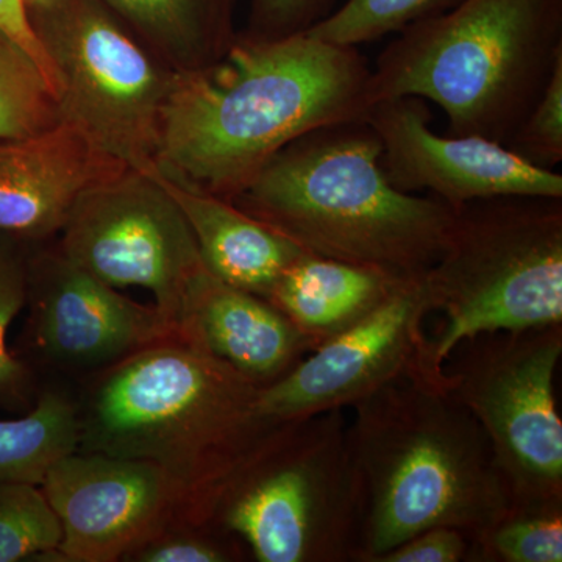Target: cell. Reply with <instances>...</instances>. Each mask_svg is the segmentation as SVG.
Instances as JSON below:
<instances>
[{
  "instance_id": "6da1fadb",
  "label": "cell",
  "mask_w": 562,
  "mask_h": 562,
  "mask_svg": "<svg viewBox=\"0 0 562 562\" xmlns=\"http://www.w3.org/2000/svg\"><path fill=\"white\" fill-rule=\"evenodd\" d=\"M371 68L357 47L310 36L251 41L179 72L161 113L158 171L232 202L306 133L366 121Z\"/></svg>"
},
{
  "instance_id": "7a4b0ae2",
  "label": "cell",
  "mask_w": 562,
  "mask_h": 562,
  "mask_svg": "<svg viewBox=\"0 0 562 562\" xmlns=\"http://www.w3.org/2000/svg\"><path fill=\"white\" fill-rule=\"evenodd\" d=\"M260 391L194 342L155 344L94 373L77 398V450L158 465L180 528L211 527L221 495L281 425L262 416Z\"/></svg>"
},
{
  "instance_id": "3957f363",
  "label": "cell",
  "mask_w": 562,
  "mask_h": 562,
  "mask_svg": "<svg viewBox=\"0 0 562 562\" xmlns=\"http://www.w3.org/2000/svg\"><path fill=\"white\" fill-rule=\"evenodd\" d=\"M351 408L362 494L357 562H379L432 527L458 528L472 542L513 505L486 435L446 382L408 373Z\"/></svg>"
},
{
  "instance_id": "277c9868",
  "label": "cell",
  "mask_w": 562,
  "mask_h": 562,
  "mask_svg": "<svg viewBox=\"0 0 562 562\" xmlns=\"http://www.w3.org/2000/svg\"><path fill=\"white\" fill-rule=\"evenodd\" d=\"M308 254L414 279L446 249L454 209L397 190L366 121L306 133L266 162L232 201Z\"/></svg>"
},
{
  "instance_id": "5b68a950",
  "label": "cell",
  "mask_w": 562,
  "mask_h": 562,
  "mask_svg": "<svg viewBox=\"0 0 562 562\" xmlns=\"http://www.w3.org/2000/svg\"><path fill=\"white\" fill-rule=\"evenodd\" d=\"M562 55V0H461L397 32L371 69L372 105L436 103L449 136L509 143Z\"/></svg>"
},
{
  "instance_id": "8992f818",
  "label": "cell",
  "mask_w": 562,
  "mask_h": 562,
  "mask_svg": "<svg viewBox=\"0 0 562 562\" xmlns=\"http://www.w3.org/2000/svg\"><path fill=\"white\" fill-rule=\"evenodd\" d=\"M443 325L425 339L417 373L443 366L483 335L562 325V199H482L454 209L449 241L424 276Z\"/></svg>"
},
{
  "instance_id": "52a82bcc",
  "label": "cell",
  "mask_w": 562,
  "mask_h": 562,
  "mask_svg": "<svg viewBox=\"0 0 562 562\" xmlns=\"http://www.w3.org/2000/svg\"><path fill=\"white\" fill-rule=\"evenodd\" d=\"M342 409L284 422L221 495L211 527L260 562H357L360 476Z\"/></svg>"
},
{
  "instance_id": "ba28073f",
  "label": "cell",
  "mask_w": 562,
  "mask_h": 562,
  "mask_svg": "<svg viewBox=\"0 0 562 562\" xmlns=\"http://www.w3.org/2000/svg\"><path fill=\"white\" fill-rule=\"evenodd\" d=\"M57 79L61 121L135 171H158L161 113L179 72L102 2L27 3Z\"/></svg>"
},
{
  "instance_id": "9c48e42d",
  "label": "cell",
  "mask_w": 562,
  "mask_h": 562,
  "mask_svg": "<svg viewBox=\"0 0 562 562\" xmlns=\"http://www.w3.org/2000/svg\"><path fill=\"white\" fill-rule=\"evenodd\" d=\"M562 325L483 335L443 366L446 387L479 422L513 505L562 501V422L554 373Z\"/></svg>"
},
{
  "instance_id": "30bf717a",
  "label": "cell",
  "mask_w": 562,
  "mask_h": 562,
  "mask_svg": "<svg viewBox=\"0 0 562 562\" xmlns=\"http://www.w3.org/2000/svg\"><path fill=\"white\" fill-rule=\"evenodd\" d=\"M58 251L111 288L151 292L180 333L192 283L205 269L183 211L150 173L128 169L91 188L61 228Z\"/></svg>"
},
{
  "instance_id": "8fae6325",
  "label": "cell",
  "mask_w": 562,
  "mask_h": 562,
  "mask_svg": "<svg viewBox=\"0 0 562 562\" xmlns=\"http://www.w3.org/2000/svg\"><path fill=\"white\" fill-rule=\"evenodd\" d=\"M428 314L424 276L403 281L368 316L319 344L276 383L261 387L262 416L283 424L344 409L416 372Z\"/></svg>"
},
{
  "instance_id": "7c38bea8",
  "label": "cell",
  "mask_w": 562,
  "mask_h": 562,
  "mask_svg": "<svg viewBox=\"0 0 562 562\" xmlns=\"http://www.w3.org/2000/svg\"><path fill=\"white\" fill-rule=\"evenodd\" d=\"M61 525V561H125L161 532L180 528V501L158 465L76 452L40 484Z\"/></svg>"
},
{
  "instance_id": "4fadbf2b",
  "label": "cell",
  "mask_w": 562,
  "mask_h": 562,
  "mask_svg": "<svg viewBox=\"0 0 562 562\" xmlns=\"http://www.w3.org/2000/svg\"><path fill=\"white\" fill-rule=\"evenodd\" d=\"M29 349L63 372H99L136 351L181 338L157 306L140 305L66 260L43 251L29 260Z\"/></svg>"
},
{
  "instance_id": "5bb4252c",
  "label": "cell",
  "mask_w": 562,
  "mask_h": 562,
  "mask_svg": "<svg viewBox=\"0 0 562 562\" xmlns=\"http://www.w3.org/2000/svg\"><path fill=\"white\" fill-rule=\"evenodd\" d=\"M366 122L382 144V165L397 190L430 191L452 209L494 198L562 199V176L536 168L503 144L482 136H441L420 98L386 99Z\"/></svg>"
},
{
  "instance_id": "9a60e30c",
  "label": "cell",
  "mask_w": 562,
  "mask_h": 562,
  "mask_svg": "<svg viewBox=\"0 0 562 562\" xmlns=\"http://www.w3.org/2000/svg\"><path fill=\"white\" fill-rule=\"evenodd\" d=\"M128 166L61 121L38 135L0 140V232L38 241L61 232L77 201Z\"/></svg>"
},
{
  "instance_id": "2e32d148",
  "label": "cell",
  "mask_w": 562,
  "mask_h": 562,
  "mask_svg": "<svg viewBox=\"0 0 562 562\" xmlns=\"http://www.w3.org/2000/svg\"><path fill=\"white\" fill-rule=\"evenodd\" d=\"M180 336L265 387L316 349L279 308L206 271L192 283Z\"/></svg>"
},
{
  "instance_id": "e0dca14e",
  "label": "cell",
  "mask_w": 562,
  "mask_h": 562,
  "mask_svg": "<svg viewBox=\"0 0 562 562\" xmlns=\"http://www.w3.org/2000/svg\"><path fill=\"white\" fill-rule=\"evenodd\" d=\"M183 211L206 271L268 301L277 281L305 250L269 225L168 173H150ZM308 254V251H306Z\"/></svg>"
},
{
  "instance_id": "ac0fdd59",
  "label": "cell",
  "mask_w": 562,
  "mask_h": 562,
  "mask_svg": "<svg viewBox=\"0 0 562 562\" xmlns=\"http://www.w3.org/2000/svg\"><path fill=\"white\" fill-rule=\"evenodd\" d=\"M405 280L305 251L277 281L268 302L317 347L368 316Z\"/></svg>"
},
{
  "instance_id": "d6986e66",
  "label": "cell",
  "mask_w": 562,
  "mask_h": 562,
  "mask_svg": "<svg viewBox=\"0 0 562 562\" xmlns=\"http://www.w3.org/2000/svg\"><path fill=\"white\" fill-rule=\"evenodd\" d=\"M161 61L191 72L221 60L238 33L236 0H102Z\"/></svg>"
},
{
  "instance_id": "ffe728a7",
  "label": "cell",
  "mask_w": 562,
  "mask_h": 562,
  "mask_svg": "<svg viewBox=\"0 0 562 562\" xmlns=\"http://www.w3.org/2000/svg\"><path fill=\"white\" fill-rule=\"evenodd\" d=\"M77 447V398L47 387L31 413L20 419H0V483L41 484L47 469Z\"/></svg>"
},
{
  "instance_id": "44dd1931",
  "label": "cell",
  "mask_w": 562,
  "mask_h": 562,
  "mask_svg": "<svg viewBox=\"0 0 562 562\" xmlns=\"http://www.w3.org/2000/svg\"><path fill=\"white\" fill-rule=\"evenodd\" d=\"M469 561L561 562L562 501L509 506L473 539Z\"/></svg>"
},
{
  "instance_id": "7402d4cb",
  "label": "cell",
  "mask_w": 562,
  "mask_h": 562,
  "mask_svg": "<svg viewBox=\"0 0 562 562\" xmlns=\"http://www.w3.org/2000/svg\"><path fill=\"white\" fill-rule=\"evenodd\" d=\"M60 122L57 94L38 65L0 32V140L38 135Z\"/></svg>"
},
{
  "instance_id": "603a6c76",
  "label": "cell",
  "mask_w": 562,
  "mask_h": 562,
  "mask_svg": "<svg viewBox=\"0 0 562 562\" xmlns=\"http://www.w3.org/2000/svg\"><path fill=\"white\" fill-rule=\"evenodd\" d=\"M60 520L40 484L0 483V562L60 557Z\"/></svg>"
},
{
  "instance_id": "cb8c5ba5",
  "label": "cell",
  "mask_w": 562,
  "mask_h": 562,
  "mask_svg": "<svg viewBox=\"0 0 562 562\" xmlns=\"http://www.w3.org/2000/svg\"><path fill=\"white\" fill-rule=\"evenodd\" d=\"M461 0H347L319 24L310 29L314 38L357 47L397 33L414 22L453 9Z\"/></svg>"
},
{
  "instance_id": "d4e9b609",
  "label": "cell",
  "mask_w": 562,
  "mask_h": 562,
  "mask_svg": "<svg viewBox=\"0 0 562 562\" xmlns=\"http://www.w3.org/2000/svg\"><path fill=\"white\" fill-rule=\"evenodd\" d=\"M29 258L20 239L0 232V397L27 401L33 391L31 368L9 349L10 325L27 302Z\"/></svg>"
},
{
  "instance_id": "484cf974",
  "label": "cell",
  "mask_w": 562,
  "mask_h": 562,
  "mask_svg": "<svg viewBox=\"0 0 562 562\" xmlns=\"http://www.w3.org/2000/svg\"><path fill=\"white\" fill-rule=\"evenodd\" d=\"M536 168L554 171L562 161V55L541 98L506 144Z\"/></svg>"
},
{
  "instance_id": "4316f807",
  "label": "cell",
  "mask_w": 562,
  "mask_h": 562,
  "mask_svg": "<svg viewBox=\"0 0 562 562\" xmlns=\"http://www.w3.org/2000/svg\"><path fill=\"white\" fill-rule=\"evenodd\" d=\"M235 536L216 527L173 528L144 543L125 561L233 562L243 560Z\"/></svg>"
},
{
  "instance_id": "83f0119b",
  "label": "cell",
  "mask_w": 562,
  "mask_h": 562,
  "mask_svg": "<svg viewBox=\"0 0 562 562\" xmlns=\"http://www.w3.org/2000/svg\"><path fill=\"white\" fill-rule=\"evenodd\" d=\"M336 0H250L249 22L241 33L251 41L303 35L330 16Z\"/></svg>"
},
{
  "instance_id": "f1b7e54d",
  "label": "cell",
  "mask_w": 562,
  "mask_h": 562,
  "mask_svg": "<svg viewBox=\"0 0 562 562\" xmlns=\"http://www.w3.org/2000/svg\"><path fill=\"white\" fill-rule=\"evenodd\" d=\"M471 546V538L458 528L432 527L394 547L379 562L469 561Z\"/></svg>"
},
{
  "instance_id": "f546056e",
  "label": "cell",
  "mask_w": 562,
  "mask_h": 562,
  "mask_svg": "<svg viewBox=\"0 0 562 562\" xmlns=\"http://www.w3.org/2000/svg\"><path fill=\"white\" fill-rule=\"evenodd\" d=\"M0 32L5 33L18 46L27 52L29 57L38 65L52 90L57 94L55 70L33 32L24 0H0Z\"/></svg>"
},
{
  "instance_id": "4dcf8cb0",
  "label": "cell",
  "mask_w": 562,
  "mask_h": 562,
  "mask_svg": "<svg viewBox=\"0 0 562 562\" xmlns=\"http://www.w3.org/2000/svg\"><path fill=\"white\" fill-rule=\"evenodd\" d=\"M24 2H25V5H27V3L36 2V0H24Z\"/></svg>"
}]
</instances>
